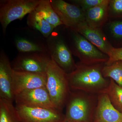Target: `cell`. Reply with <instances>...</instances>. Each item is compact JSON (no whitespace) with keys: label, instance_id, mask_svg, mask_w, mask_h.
<instances>
[{"label":"cell","instance_id":"6da1fadb","mask_svg":"<svg viewBox=\"0 0 122 122\" xmlns=\"http://www.w3.org/2000/svg\"><path fill=\"white\" fill-rule=\"evenodd\" d=\"M76 64L75 69L68 74L71 90L96 95L105 93L110 81L103 75L105 64L86 65L79 62Z\"/></svg>","mask_w":122,"mask_h":122},{"label":"cell","instance_id":"7a4b0ae2","mask_svg":"<svg viewBox=\"0 0 122 122\" xmlns=\"http://www.w3.org/2000/svg\"><path fill=\"white\" fill-rule=\"evenodd\" d=\"M98 95L71 90L63 122H93Z\"/></svg>","mask_w":122,"mask_h":122},{"label":"cell","instance_id":"3957f363","mask_svg":"<svg viewBox=\"0 0 122 122\" xmlns=\"http://www.w3.org/2000/svg\"><path fill=\"white\" fill-rule=\"evenodd\" d=\"M46 87L54 107L62 111L66 106L71 90L68 74L51 59L46 69Z\"/></svg>","mask_w":122,"mask_h":122},{"label":"cell","instance_id":"277c9868","mask_svg":"<svg viewBox=\"0 0 122 122\" xmlns=\"http://www.w3.org/2000/svg\"><path fill=\"white\" fill-rule=\"evenodd\" d=\"M69 29V28H68ZM69 29L71 50L80 60L86 65L105 63L109 60L108 55L102 52L82 35Z\"/></svg>","mask_w":122,"mask_h":122},{"label":"cell","instance_id":"5b68a950","mask_svg":"<svg viewBox=\"0 0 122 122\" xmlns=\"http://www.w3.org/2000/svg\"><path fill=\"white\" fill-rule=\"evenodd\" d=\"M41 0H4L0 1V22L5 36L11 22L21 20L34 11Z\"/></svg>","mask_w":122,"mask_h":122},{"label":"cell","instance_id":"8992f818","mask_svg":"<svg viewBox=\"0 0 122 122\" xmlns=\"http://www.w3.org/2000/svg\"><path fill=\"white\" fill-rule=\"evenodd\" d=\"M46 46L51 59L69 74L75 69V62L70 48L58 34L54 32L46 38Z\"/></svg>","mask_w":122,"mask_h":122},{"label":"cell","instance_id":"52a82bcc","mask_svg":"<svg viewBox=\"0 0 122 122\" xmlns=\"http://www.w3.org/2000/svg\"><path fill=\"white\" fill-rule=\"evenodd\" d=\"M51 60L47 53H19L11 64L14 71L46 73Z\"/></svg>","mask_w":122,"mask_h":122},{"label":"cell","instance_id":"ba28073f","mask_svg":"<svg viewBox=\"0 0 122 122\" xmlns=\"http://www.w3.org/2000/svg\"><path fill=\"white\" fill-rule=\"evenodd\" d=\"M20 122H63L64 114L56 108L16 105Z\"/></svg>","mask_w":122,"mask_h":122},{"label":"cell","instance_id":"9c48e42d","mask_svg":"<svg viewBox=\"0 0 122 122\" xmlns=\"http://www.w3.org/2000/svg\"><path fill=\"white\" fill-rule=\"evenodd\" d=\"M63 25L73 30L85 21V13L80 7L62 0H50Z\"/></svg>","mask_w":122,"mask_h":122},{"label":"cell","instance_id":"30bf717a","mask_svg":"<svg viewBox=\"0 0 122 122\" xmlns=\"http://www.w3.org/2000/svg\"><path fill=\"white\" fill-rule=\"evenodd\" d=\"M14 101L16 105L28 107L55 108L46 86L22 92L15 95Z\"/></svg>","mask_w":122,"mask_h":122},{"label":"cell","instance_id":"8fae6325","mask_svg":"<svg viewBox=\"0 0 122 122\" xmlns=\"http://www.w3.org/2000/svg\"><path fill=\"white\" fill-rule=\"evenodd\" d=\"M46 73L14 71L13 88L14 96L22 92L46 86Z\"/></svg>","mask_w":122,"mask_h":122},{"label":"cell","instance_id":"7c38bea8","mask_svg":"<svg viewBox=\"0 0 122 122\" xmlns=\"http://www.w3.org/2000/svg\"><path fill=\"white\" fill-rule=\"evenodd\" d=\"M14 70L7 54L3 50L0 53V98L13 102Z\"/></svg>","mask_w":122,"mask_h":122},{"label":"cell","instance_id":"4fadbf2b","mask_svg":"<svg viewBox=\"0 0 122 122\" xmlns=\"http://www.w3.org/2000/svg\"><path fill=\"white\" fill-rule=\"evenodd\" d=\"M72 30L82 35L96 48L107 55L113 47L101 29L91 27L86 22L79 24Z\"/></svg>","mask_w":122,"mask_h":122},{"label":"cell","instance_id":"5bb4252c","mask_svg":"<svg viewBox=\"0 0 122 122\" xmlns=\"http://www.w3.org/2000/svg\"><path fill=\"white\" fill-rule=\"evenodd\" d=\"M93 122H122V113L112 105L106 93L98 95Z\"/></svg>","mask_w":122,"mask_h":122},{"label":"cell","instance_id":"9a60e30c","mask_svg":"<svg viewBox=\"0 0 122 122\" xmlns=\"http://www.w3.org/2000/svg\"><path fill=\"white\" fill-rule=\"evenodd\" d=\"M110 0L85 12V21L91 27L101 29L109 18L108 7Z\"/></svg>","mask_w":122,"mask_h":122},{"label":"cell","instance_id":"2e32d148","mask_svg":"<svg viewBox=\"0 0 122 122\" xmlns=\"http://www.w3.org/2000/svg\"><path fill=\"white\" fill-rule=\"evenodd\" d=\"M27 24L31 28L38 31L45 38H47L55 28L48 23L35 11L28 15Z\"/></svg>","mask_w":122,"mask_h":122},{"label":"cell","instance_id":"e0dca14e","mask_svg":"<svg viewBox=\"0 0 122 122\" xmlns=\"http://www.w3.org/2000/svg\"><path fill=\"white\" fill-rule=\"evenodd\" d=\"M35 10L55 29L63 25L53 8L50 0H41Z\"/></svg>","mask_w":122,"mask_h":122},{"label":"cell","instance_id":"ac0fdd59","mask_svg":"<svg viewBox=\"0 0 122 122\" xmlns=\"http://www.w3.org/2000/svg\"><path fill=\"white\" fill-rule=\"evenodd\" d=\"M15 47L19 53H48L45 44L31 41L23 37L15 38Z\"/></svg>","mask_w":122,"mask_h":122},{"label":"cell","instance_id":"d6986e66","mask_svg":"<svg viewBox=\"0 0 122 122\" xmlns=\"http://www.w3.org/2000/svg\"><path fill=\"white\" fill-rule=\"evenodd\" d=\"M13 103L0 98V122H20L17 110Z\"/></svg>","mask_w":122,"mask_h":122},{"label":"cell","instance_id":"ffe728a7","mask_svg":"<svg viewBox=\"0 0 122 122\" xmlns=\"http://www.w3.org/2000/svg\"><path fill=\"white\" fill-rule=\"evenodd\" d=\"M105 93L107 95L112 105L122 113V87L111 79Z\"/></svg>","mask_w":122,"mask_h":122},{"label":"cell","instance_id":"44dd1931","mask_svg":"<svg viewBox=\"0 0 122 122\" xmlns=\"http://www.w3.org/2000/svg\"><path fill=\"white\" fill-rule=\"evenodd\" d=\"M102 73L105 77L111 79L122 87V61H116L110 65H105Z\"/></svg>","mask_w":122,"mask_h":122},{"label":"cell","instance_id":"7402d4cb","mask_svg":"<svg viewBox=\"0 0 122 122\" xmlns=\"http://www.w3.org/2000/svg\"><path fill=\"white\" fill-rule=\"evenodd\" d=\"M114 20L109 22L108 30L114 44L120 48L122 47V18Z\"/></svg>","mask_w":122,"mask_h":122},{"label":"cell","instance_id":"603a6c76","mask_svg":"<svg viewBox=\"0 0 122 122\" xmlns=\"http://www.w3.org/2000/svg\"><path fill=\"white\" fill-rule=\"evenodd\" d=\"M109 18H122V0H110L108 7Z\"/></svg>","mask_w":122,"mask_h":122},{"label":"cell","instance_id":"cb8c5ba5","mask_svg":"<svg viewBox=\"0 0 122 122\" xmlns=\"http://www.w3.org/2000/svg\"><path fill=\"white\" fill-rule=\"evenodd\" d=\"M107 0H72L70 2L78 5L82 10L84 12L88 10L102 4Z\"/></svg>","mask_w":122,"mask_h":122},{"label":"cell","instance_id":"d4e9b609","mask_svg":"<svg viewBox=\"0 0 122 122\" xmlns=\"http://www.w3.org/2000/svg\"><path fill=\"white\" fill-rule=\"evenodd\" d=\"M107 55L109 59L105 64L106 65H110L116 61H122V47L115 48L113 46Z\"/></svg>","mask_w":122,"mask_h":122}]
</instances>
